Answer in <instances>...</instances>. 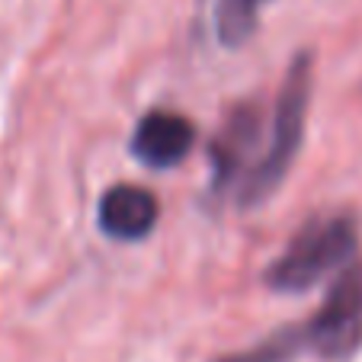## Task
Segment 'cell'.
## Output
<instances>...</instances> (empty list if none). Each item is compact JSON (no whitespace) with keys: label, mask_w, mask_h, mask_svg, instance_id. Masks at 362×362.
I'll use <instances>...</instances> for the list:
<instances>
[{"label":"cell","mask_w":362,"mask_h":362,"mask_svg":"<svg viewBox=\"0 0 362 362\" xmlns=\"http://www.w3.org/2000/svg\"><path fill=\"white\" fill-rule=\"evenodd\" d=\"M311 55L301 52L286 71V83H282L279 103H276L273 132H269V148L260 158V164L253 167L244 180L240 189V205L253 209L263 205L276 189L282 186L286 173L292 170V160L298 154L301 141H305V116H308V100H311Z\"/></svg>","instance_id":"6da1fadb"},{"label":"cell","mask_w":362,"mask_h":362,"mask_svg":"<svg viewBox=\"0 0 362 362\" xmlns=\"http://www.w3.org/2000/svg\"><path fill=\"white\" fill-rule=\"evenodd\" d=\"M359 228L353 215H324L308 221L282 257L267 269V286L273 292H308L311 286L343 269L356 257Z\"/></svg>","instance_id":"7a4b0ae2"},{"label":"cell","mask_w":362,"mask_h":362,"mask_svg":"<svg viewBox=\"0 0 362 362\" xmlns=\"http://www.w3.org/2000/svg\"><path fill=\"white\" fill-rule=\"evenodd\" d=\"M305 346L321 359H346L362 343V260H349L337 273L317 315L301 327Z\"/></svg>","instance_id":"3957f363"},{"label":"cell","mask_w":362,"mask_h":362,"mask_svg":"<svg viewBox=\"0 0 362 362\" xmlns=\"http://www.w3.org/2000/svg\"><path fill=\"white\" fill-rule=\"evenodd\" d=\"M196 144V129L189 119L177 116L167 110H154L138 122L135 138H132V151L141 164L154 167V170H170V167L183 164L186 154Z\"/></svg>","instance_id":"277c9868"},{"label":"cell","mask_w":362,"mask_h":362,"mask_svg":"<svg viewBox=\"0 0 362 362\" xmlns=\"http://www.w3.org/2000/svg\"><path fill=\"white\" fill-rule=\"evenodd\" d=\"M158 225V199L148 189L119 183L100 199V228L112 240H141Z\"/></svg>","instance_id":"5b68a950"},{"label":"cell","mask_w":362,"mask_h":362,"mask_svg":"<svg viewBox=\"0 0 362 362\" xmlns=\"http://www.w3.org/2000/svg\"><path fill=\"white\" fill-rule=\"evenodd\" d=\"M257 132H260V112L253 106H240L228 116V122L221 125L218 138L212 141V170H215V186L225 189L234 180V173L240 170L244 158L257 144Z\"/></svg>","instance_id":"8992f818"},{"label":"cell","mask_w":362,"mask_h":362,"mask_svg":"<svg viewBox=\"0 0 362 362\" xmlns=\"http://www.w3.org/2000/svg\"><path fill=\"white\" fill-rule=\"evenodd\" d=\"M267 0H218L215 7V35L225 48H238L257 33V20Z\"/></svg>","instance_id":"52a82bcc"},{"label":"cell","mask_w":362,"mask_h":362,"mask_svg":"<svg viewBox=\"0 0 362 362\" xmlns=\"http://www.w3.org/2000/svg\"><path fill=\"white\" fill-rule=\"evenodd\" d=\"M301 349H305V334H301V327H282V330H276L273 337H267L263 343H257V346L244 349V353L225 356V359H218V362H292Z\"/></svg>","instance_id":"ba28073f"}]
</instances>
